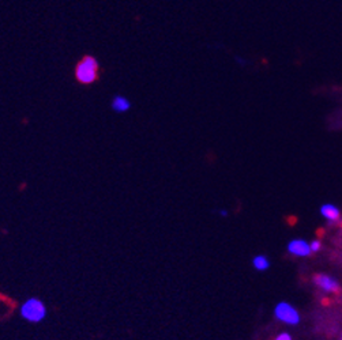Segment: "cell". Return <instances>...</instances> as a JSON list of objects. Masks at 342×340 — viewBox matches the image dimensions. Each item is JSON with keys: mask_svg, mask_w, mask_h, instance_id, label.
Segmentation results:
<instances>
[{"mask_svg": "<svg viewBox=\"0 0 342 340\" xmlns=\"http://www.w3.org/2000/svg\"><path fill=\"white\" fill-rule=\"evenodd\" d=\"M310 248H311L312 253H316V252H319L322 249V242L319 240L311 241V242H310Z\"/></svg>", "mask_w": 342, "mask_h": 340, "instance_id": "obj_9", "label": "cell"}, {"mask_svg": "<svg viewBox=\"0 0 342 340\" xmlns=\"http://www.w3.org/2000/svg\"><path fill=\"white\" fill-rule=\"evenodd\" d=\"M220 215H224V217H226V215H228V213H226V211H224V210H222V211H220Z\"/></svg>", "mask_w": 342, "mask_h": 340, "instance_id": "obj_11", "label": "cell"}, {"mask_svg": "<svg viewBox=\"0 0 342 340\" xmlns=\"http://www.w3.org/2000/svg\"><path fill=\"white\" fill-rule=\"evenodd\" d=\"M286 249L291 255L296 256V257H308L311 255V248H310V242H307L303 238H293L288 242Z\"/></svg>", "mask_w": 342, "mask_h": 340, "instance_id": "obj_5", "label": "cell"}, {"mask_svg": "<svg viewBox=\"0 0 342 340\" xmlns=\"http://www.w3.org/2000/svg\"><path fill=\"white\" fill-rule=\"evenodd\" d=\"M314 283L318 287L319 290L325 291V293H337L339 290L338 280L330 275L319 274L314 278Z\"/></svg>", "mask_w": 342, "mask_h": 340, "instance_id": "obj_4", "label": "cell"}, {"mask_svg": "<svg viewBox=\"0 0 342 340\" xmlns=\"http://www.w3.org/2000/svg\"><path fill=\"white\" fill-rule=\"evenodd\" d=\"M341 340H342V337H341Z\"/></svg>", "mask_w": 342, "mask_h": 340, "instance_id": "obj_12", "label": "cell"}, {"mask_svg": "<svg viewBox=\"0 0 342 340\" xmlns=\"http://www.w3.org/2000/svg\"><path fill=\"white\" fill-rule=\"evenodd\" d=\"M276 340H293V337H292L291 333L288 332H281L278 336L276 337Z\"/></svg>", "mask_w": 342, "mask_h": 340, "instance_id": "obj_10", "label": "cell"}, {"mask_svg": "<svg viewBox=\"0 0 342 340\" xmlns=\"http://www.w3.org/2000/svg\"><path fill=\"white\" fill-rule=\"evenodd\" d=\"M320 215L329 222H337L341 218V211L337 205L331 204V203H326L320 207Z\"/></svg>", "mask_w": 342, "mask_h": 340, "instance_id": "obj_6", "label": "cell"}, {"mask_svg": "<svg viewBox=\"0 0 342 340\" xmlns=\"http://www.w3.org/2000/svg\"><path fill=\"white\" fill-rule=\"evenodd\" d=\"M21 316L30 323H40L47 316V308L43 301L37 298H30L21 308Z\"/></svg>", "mask_w": 342, "mask_h": 340, "instance_id": "obj_2", "label": "cell"}, {"mask_svg": "<svg viewBox=\"0 0 342 340\" xmlns=\"http://www.w3.org/2000/svg\"><path fill=\"white\" fill-rule=\"evenodd\" d=\"M253 267L257 271L263 272V271L268 270V267H270V260H268L267 256L264 255L255 256L253 259Z\"/></svg>", "mask_w": 342, "mask_h": 340, "instance_id": "obj_8", "label": "cell"}, {"mask_svg": "<svg viewBox=\"0 0 342 340\" xmlns=\"http://www.w3.org/2000/svg\"><path fill=\"white\" fill-rule=\"evenodd\" d=\"M274 316L278 321L286 325H297L300 323V313L289 302H278L274 308Z\"/></svg>", "mask_w": 342, "mask_h": 340, "instance_id": "obj_3", "label": "cell"}, {"mask_svg": "<svg viewBox=\"0 0 342 340\" xmlns=\"http://www.w3.org/2000/svg\"><path fill=\"white\" fill-rule=\"evenodd\" d=\"M74 77L75 81L82 86H92L97 83L101 78V67L97 59L92 54H85L75 66Z\"/></svg>", "mask_w": 342, "mask_h": 340, "instance_id": "obj_1", "label": "cell"}, {"mask_svg": "<svg viewBox=\"0 0 342 340\" xmlns=\"http://www.w3.org/2000/svg\"><path fill=\"white\" fill-rule=\"evenodd\" d=\"M112 109L113 112L116 113H124L129 112L131 109V102L127 97H123V96H116V97L112 100Z\"/></svg>", "mask_w": 342, "mask_h": 340, "instance_id": "obj_7", "label": "cell"}]
</instances>
